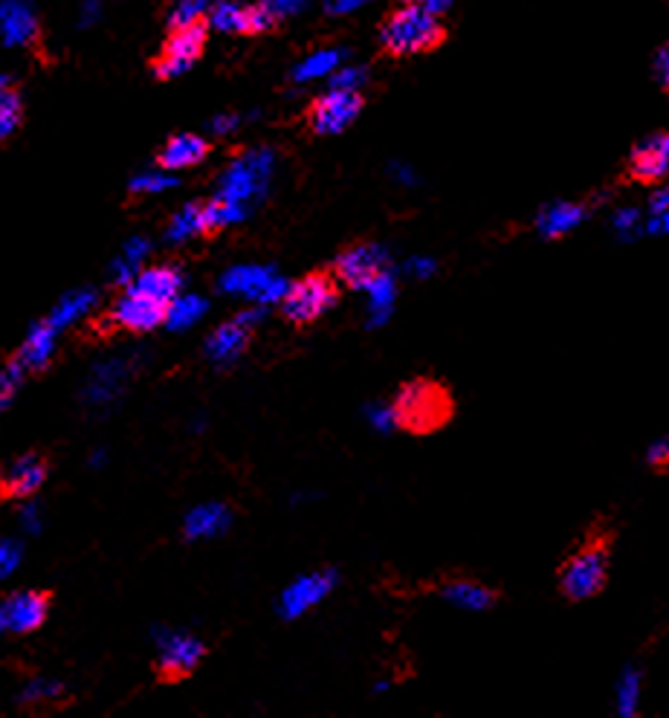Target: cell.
I'll use <instances>...</instances> for the list:
<instances>
[{"label":"cell","mask_w":669,"mask_h":718,"mask_svg":"<svg viewBox=\"0 0 669 718\" xmlns=\"http://www.w3.org/2000/svg\"><path fill=\"white\" fill-rule=\"evenodd\" d=\"M609 537H589L559 568V592L571 603L598 597L609 579Z\"/></svg>","instance_id":"3"},{"label":"cell","mask_w":669,"mask_h":718,"mask_svg":"<svg viewBox=\"0 0 669 718\" xmlns=\"http://www.w3.org/2000/svg\"><path fill=\"white\" fill-rule=\"evenodd\" d=\"M168 186H175V177H154V174H148V177H136L131 183V195H148V191L168 189Z\"/></svg>","instance_id":"29"},{"label":"cell","mask_w":669,"mask_h":718,"mask_svg":"<svg viewBox=\"0 0 669 718\" xmlns=\"http://www.w3.org/2000/svg\"><path fill=\"white\" fill-rule=\"evenodd\" d=\"M444 38L446 30L438 21V12L417 3H400L380 24V53L389 58L432 53L444 44Z\"/></svg>","instance_id":"2"},{"label":"cell","mask_w":669,"mask_h":718,"mask_svg":"<svg viewBox=\"0 0 669 718\" xmlns=\"http://www.w3.org/2000/svg\"><path fill=\"white\" fill-rule=\"evenodd\" d=\"M363 3H368V0H327V12L331 15H345V12L363 7Z\"/></svg>","instance_id":"35"},{"label":"cell","mask_w":669,"mask_h":718,"mask_svg":"<svg viewBox=\"0 0 669 718\" xmlns=\"http://www.w3.org/2000/svg\"><path fill=\"white\" fill-rule=\"evenodd\" d=\"M339 301V278L334 269H313L302 281H296L281 299V317L296 328L319 322Z\"/></svg>","instance_id":"4"},{"label":"cell","mask_w":669,"mask_h":718,"mask_svg":"<svg viewBox=\"0 0 669 718\" xmlns=\"http://www.w3.org/2000/svg\"><path fill=\"white\" fill-rule=\"evenodd\" d=\"M226 507H200L194 513L189 516L186 521V537L189 539H200V537H212L218 530L226 524Z\"/></svg>","instance_id":"22"},{"label":"cell","mask_w":669,"mask_h":718,"mask_svg":"<svg viewBox=\"0 0 669 718\" xmlns=\"http://www.w3.org/2000/svg\"><path fill=\"white\" fill-rule=\"evenodd\" d=\"M655 76H658V81L664 87H669V44L655 56Z\"/></svg>","instance_id":"34"},{"label":"cell","mask_w":669,"mask_h":718,"mask_svg":"<svg viewBox=\"0 0 669 718\" xmlns=\"http://www.w3.org/2000/svg\"><path fill=\"white\" fill-rule=\"evenodd\" d=\"M49 347H53V324H44L38 331H32L24 351H21L15 360L24 365V368H38V365H44L49 360Z\"/></svg>","instance_id":"23"},{"label":"cell","mask_w":669,"mask_h":718,"mask_svg":"<svg viewBox=\"0 0 669 718\" xmlns=\"http://www.w3.org/2000/svg\"><path fill=\"white\" fill-rule=\"evenodd\" d=\"M180 281H183V278H180V269L159 264V267L143 269V273L134 278V287H140V290L154 296V299L175 305L177 292H180Z\"/></svg>","instance_id":"18"},{"label":"cell","mask_w":669,"mask_h":718,"mask_svg":"<svg viewBox=\"0 0 669 718\" xmlns=\"http://www.w3.org/2000/svg\"><path fill=\"white\" fill-rule=\"evenodd\" d=\"M646 235H669V212L664 214H653L649 223L644 227Z\"/></svg>","instance_id":"33"},{"label":"cell","mask_w":669,"mask_h":718,"mask_svg":"<svg viewBox=\"0 0 669 718\" xmlns=\"http://www.w3.org/2000/svg\"><path fill=\"white\" fill-rule=\"evenodd\" d=\"M209 26H212V18H203V21H194V24L168 30L166 41H163V49L148 62L154 79L168 81L183 76L191 64L203 56L209 41Z\"/></svg>","instance_id":"6"},{"label":"cell","mask_w":669,"mask_h":718,"mask_svg":"<svg viewBox=\"0 0 669 718\" xmlns=\"http://www.w3.org/2000/svg\"><path fill=\"white\" fill-rule=\"evenodd\" d=\"M646 464L655 466V470H661V466H669V438H661V441H655L649 450H646Z\"/></svg>","instance_id":"31"},{"label":"cell","mask_w":669,"mask_h":718,"mask_svg":"<svg viewBox=\"0 0 669 718\" xmlns=\"http://www.w3.org/2000/svg\"><path fill=\"white\" fill-rule=\"evenodd\" d=\"M3 41L7 47H38L41 30L24 0H3Z\"/></svg>","instance_id":"14"},{"label":"cell","mask_w":669,"mask_h":718,"mask_svg":"<svg viewBox=\"0 0 669 718\" xmlns=\"http://www.w3.org/2000/svg\"><path fill=\"white\" fill-rule=\"evenodd\" d=\"M331 585H334V574L304 576V579H299V583L285 594V600H281V615L299 617L302 611L316 606V603L331 592Z\"/></svg>","instance_id":"15"},{"label":"cell","mask_w":669,"mask_h":718,"mask_svg":"<svg viewBox=\"0 0 669 718\" xmlns=\"http://www.w3.org/2000/svg\"><path fill=\"white\" fill-rule=\"evenodd\" d=\"M24 119V102H21V90L9 79H3V93H0V136L9 140L15 134L18 125Z\"/></svg>","instance_id":"21"},{"label":"cell","mask_w":669,"mask_h":718,"mask_svg":"<svg viewBox=\"0 0 669 718\" xmlns=\"http://www.w3.org/2000/svg\"><path fill=\"white\" fill-rule=\"evenodd\" d=\"M614 227L621 235H640L644 232V223H640V214L635 209H623V212L614 214Z\"/></svg>","instance_id":"30"},{"label":"cell","mask_w":669,"mask_h":718,"mask_svg":"<svg viewBox=\"0 0 669 718\" xmlns=\"http://www.w3.org/2000/svg\"><path fill=\"white\" fill-rule=\"evenodd\" d=\"M339 62H343V53H336V49H325V53H316V56H311L308 62L296 67L293 79L296 81H311V79H319V76H327V73L339 67Z\"/></svg>","instance_id":"24"},{"label":"cell","mask_w":669,"mask_h":718,"mask_svg":"<svg viewBox=\"0 0 669 718\" xmlns=\"http://www.w3.org/2000/svg\"><path fill=\"white\" fill-rule=\"evenodd\" d=\"M212 26L232 35H249V7H241L235 0H218L212 7Z\"/></svg>","instance_id":"20"},{"label":"cell","mask_w":669,"mask_h":718,"mask_svg":"<svg viewBox=\"0 0 669 718\" xmlns=\"http://www.w3.org/2000/svg\"><path fill=\"white\" fill-rule=\"evenodd\" d=\"M629 177L637 183H664L669 177V131L646 136L632 151Z\"/></svg>","instance_id":"11"},{"label":"cell","mask_w":669,"mask_h":718,"mask_svg":"<svg viewBox=\"0 0 669 718\" xmlns=\"http://www.w3.org/2000/svg\"><path fill=\"white\" fill-rule=\"evenodd\" d=\"M49 615V592H18L3 600L0 626L7 634H30L44 626Z\"/></svg>","instance_id":"10"},{"label":"cell","mask_w":669,"mask_h":718,"mask_svg":"<svg viewBox=\"0 0 669 718\" xmlns=\"http://www.w3.org/2000/svg\"><path fill=\"white\" fill-rule=\"evenodd\" d=\"M649 212L653 214L669 212V186H661V189L653 191V198H649Z\"/></svg>","instance_id":"32"},{"label":"cell","mask_w":669,"mask_h":718,"mask_svg":"<svg viewBox=\"0 0 669 718\" xmlns=\"http://www.w3.org/2000/svg\"><path fill=\"white\" fill-rule=\"evenodd\" d=\"M209 151H212V145H209V140H203V136L177 134L157 151V159H154V163H157L159 168H166V172H180V168H191L203 163V159L209 157Z\"/></svg>","instance_id":"13"},{"label":"cell","mask_w":669,"mask_h":718,"mask_svg":"<svg viewBox=\"0 0 669 718\" xmlns=\"http://www.w3.org/2000/svg\"><path fill=\"white\" fill-rule=\"evenodd\" d=\"M249 342V324L235 319V322L223 324L221 331L212 333V340H209V356L218 360V363H226L232 356H238Z\"/></svg>","instance_id":"19"},{"label":"cell","mask_w":669,"mask_h":718,"mask_svg":"<svg viewBox=\"0 0 669 718\" xmlns=\"http://www.w3.org/2000/svg\"><path fill=\"white\" fill-rule=\"evenodd\" d=\"M207 310V301L203 299H180L171 305V313H168V322L175 328H186L191 319H198L200 313Z\"/></svg>","instance_id":"28"},{"label":"cell","mask_w":669,"mask_h":718,"mask_svg":"<svg viewBox=\"0 0 669 718\" xmlns=\"http://www.w3.org/2000/svg\"><path fill=\"white\" fill-rule=\"evenodd\" d=\"M366 79V76H363V73H357V70H345V73H339V76H336L334 79V87H357L359 81Z\"/></svg>","instance_id":"36"},{"label":"cell","mask_w":669,"mask_h":718,"mask_svg":"<svg viewBox=\"0 0 669 718\" xmlns=\"http://www.w3.org/2000/svg\"><path fill=\"white\" fill-rule=\"evenodd\" d=\"M363 104H366V99L357 87H334L331 93L319 96L308 104V111H304L308 131L316 136L343 134L345 128L359 117Z\"/></svg>","instance_id":"7"},{"label":"cell","mask_w":669,"mask_h":718,"mask_svg":"<svg viewBox=\"0 0 669 718\" xmlns=\"http://www.w3.org/2000/svg\"><path fill=\"white\" fill-rule=\"evenodd\" d=\"M207 655V647L186 634H168L163 638L157 658V681L159 684H180L198 670V663Z\"/></svg>","instance_id":"9"},{"label":"cell","mask_w":669,"mask_h":718,"mask_svg":"<svg viewBox=\"0 0 669 718\" xmlns=\"http://www.w3.org/2000/svg\"><path fill=\"white\" fill-rule=\"evenodd\" d=\"M209 9H212V0H177L175 12H171V18H168V30H177V26L203 21V18L212 15Z\"/></svg>","instance_id":"26"},{"label":"cell","mask_w":669,"mask_h":718,"mask_svg":"<svg viewBox=\"0 0 669 718\" xmlns=\"http://www.w3.org/2000/svg\"><path fill=\"white\" fill-rule=\"evenodd\" d=\"M586 221V206L582 203H550L542 209L536 230L542 238H562L568 232H573L580 223Z\"/></svg>","instance_id":"16"},{"label":"cell","mask_w":669,"mask_h":718,"mask_svg":"<svg viewBox=\"0 0 669 718\" xmlns=\"http://www.w3.org/2000/svg\"><path fill=\"white\" fill-rule=\"evenodd\" d=\"M637 704H640V672L626 670V675L617 684V713L623 718L635 716Z\"/></svg>","instance_id":"25"},{"label":"cell","mask_w":669,"mask_h":718,"mask_svg":"<svg viewBox=\"0 0 669 718\" xmlns=\"http://www.w3.org/2000/svg\"><path fill=\"white\" fill-rule=\"evenodd\" d=\"M441 597L446 603H453L458 608H467V611H484V608H493L499 594L493 588H487L481 583H470V579H453L441 588Z\"/></svg>","instance_id":"17"},{"label":"cell","mask_w":669,"mask_h":718,"mask_svg":"<svg viewBox=\"0 0 669 718\" xmlns=\"http://www.w3.org/2000/svg\"><path fill=\"white\" fill-rule=\"evenodd\" d=\"M382 269H386V255L377 244H359L348 246L339 253L334 264V273L339 278V285L348 290H368L382 281Z\"/></svg>","instance_id":"8"},{"label":"cell","mask_w":669,"mask_h":718,"mask_svg":"<svg viewBox=\"0 0 669 718\" xmlns=\"http://www.w3.org/2000/svg\"><path fill=\"white\" fill-rule=\"evenodd\" d=\"M400 3H417V7H426L441 15L444 9H449V3H453V0H400Z\"/></svg>","instance_id":"38"},{"label":"cell","mask_w":669,"mask_h":718,"mask_svg":"<svg viewBox=\"0 0 669 718\" xmlns=\"http://www.w3.org/2000/svg\"><path fill=\"white\" fill-rule=\"evenodd\" d=\"M171 313V305L168 301H159L148 292H143L140 287H127L120 299L113 301V308L104 313L102 319H96L93 331L99 336H111L113 331H125V333H148L154 331L157 324H163Z\"/></svg>","instance_id":"5"},{"label":"cell","mask_w":669,"mask_h":718,"mask_svg":"<svg viewBox=\"0 0 669 718\" xmlns=\"http://www.w3.org/2000/svg\"><path fill=\"white\" fill-rule=\"evenodd\" d=\"M198 232H203V203H191L171 223V238L180 241V238L198 235Z\"/></svg>","instance_id":"27"},{"label":"cell","mask_w":669,"mask_h":718,"mask_svg":"<svg viewBox=\"0 0 669 718\" xmlns=\"http://www.w3.org/2000/svg\"><path fill=\"white\" fill-rule=\"evenodd\" d=\"M49 473V461L38 452H30V455H21L15 464L9 466L7 475H3V484H0V496L3 501H21V498H30L35 489L44 484Z\"/></svg>","instance_id":"12"},{"label":"cell","mask_w":669,"mask_h":718,"mask_svg":"<svg viewBox=\"0 0 669 718\" xmlns=\"http://www.w3.org/2000/svg\"><path fill=\"white\" fill-rule=\"evenodd\" d=\"M267 3H270L279 15H287V12H296V9L302 7L304 0H267Z\"/></svg>","instance_id":"37"},{"label":"cell","mask_w":669,"mask_h":718,"mask_svg":"<svg viewBox=\"0 0 669 718\" xmlns=\"http://www.w3.org/2000/svg\"><path fill=\"white\" fill-rule=\"evenodd\" d=\"M389 411L394 427L423 438V434H435L453 420L455 400L438 379L417 377L400 388Z\"/></svg>","instance_id":"1"}]
</instances>
